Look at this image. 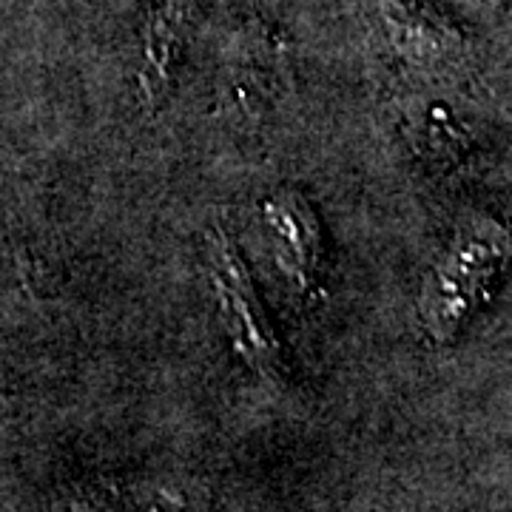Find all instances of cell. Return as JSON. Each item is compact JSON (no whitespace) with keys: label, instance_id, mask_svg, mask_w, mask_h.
I'll list each match as a JSON object with an SVG mask.
<instances>
[{"label":"cell","instance_id":"1","mask_svg":"<svg viewBox=\"0 0 512 512\" xmlns=\"http://www.w3.org/2000/svg\"><path fill=\"white\" fill-rule=\"evenodd\" d=\"M211 282L220 302L222 322L228 339L239 356L254 367L256 373L276 379L282 370L285 350L268 319V311L251 282L248 265L239 254L237 242L217 231L211 237Z\"/></svg>","mask_w":512,"mask_h":512},{"label":"cell","instance_id":"2","mask_svg":"<svg viewBox=\"0 0 512 512\" xmlns=\"http://www.w3.org/2000/svg\"><path fill=\"white\" fill-rule=\"evenodd\" d=\"M288 60L276 37L245 32L234 40L222 69V100L245 114L274 109L288 94Z\"/></svg>","mask_w":512,"mask_h":512},{"label":"cell","instance_id":"3","mask_svg":"<svg viewBox=\"0 0 512 512\" xmlns=\"http://www.w3.org/2000/svg\"><path fill=\"white\" fill-rule=\"evenodd\" d=\"M265 220L276 234L279 268L302 293L316 288L325 265V234L311 202L285 188L265 202Z\"/></svg>","mask_w":512,"mask_h":512}]
</instances>
